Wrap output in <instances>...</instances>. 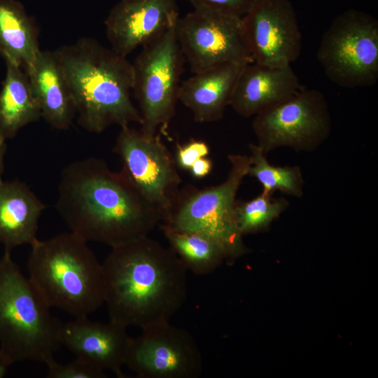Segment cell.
Wrapping results in <instances>:
<instances>
[{"label": "cell", "mask_w": 378, "mask_h": 378, "mask_svg": "<svg viewBox=\"0 0 378 378\" xmlns=\"http://www.w3.org/2000/svg\"><path fill=\"white\" fill-rule=\"evenodd\" d=\"M55 208L70 232L111 247L148 236L162 220L122 169L95 157L63 169Z\"/></svg>", "instance_id": "6da1fadb"}, {"label": "cell", "mask_w": 378, "mask_h": 378, "mask_svg": "<svg viewBox=\"0 0 378 378\" xmlns=\"http://www.w3.org/2000/svg\"><path fill=\"white\" fill-rule=\"evenodd\" d=\"M111 248L102 263L109 321L141 329L170 322L188 294L176 255L148 236Z\"/></svg>", "instance_id": "7a4b0ae2"}, {"label": "cell", "mask_w": 378, "mask_h": 378, "mask_svg": "<svg viewBox=\"0 0 378 378\" xmlns=\"http://www.w3.org/2000/svg\"><path fill=\"white\" fill-rule=\"evenodd\" d=\"M55 52L70 89L78 123L89 132L141 124L131 99L132 63L90 37L62 46Z\"/></svg>", "instance_id": "3957f363"}, {"label": "cell", "mask_w": 378, "mask_h": 378, "mask_svg": "<svg viewBox=\"0 0 378 378\" xmlns=\"http://www.w3.org/2000/svg\"><path fill=\"white\" fill-rule=\"evenodd\" d=\"M28 277L50 307L85 317L104 303L102 265L71 232L31 244Z\"/></svg>", "instance_id": "277c9868"}, {"label": "cell", "mask_w": 378, "mask_h": 378, "mask_svg": "<svg viewBox=\"0 0 378 378\" xmlns=\"http://www.w3.org/2000/svg\"><path fill=\"white\" fill-rule=\"evenodd\" d=\"M50 308L5 249L0 258V354L10 365L54 360L62 323Z\"/></svg>", "instance_id": "5b68a950"}, {"label": "cell", "mask_w": 378, "mask_h": 378, "mask_svg": "<svg viewBox=\"0 0 378 378\" xmlns=\"http://www.w3.org/2000/svg\"><path fill=\"white\" fill-rule=\"evenodd\" d=\"M230 168L224 181L198 188L188 184L180 189L160 225L172 229L196 231L217 240L227 260L248 251L236 217L237 194L251 164L250 156L230 154Z\"/></svg>", "instance_id": "8992f818"}, {"label": "cell", "mask_w": 378, "mask_h": 378, "mask_svg": "<svg viewBox=\"0 0 378 378\" xmlns=\"http://www.w3.org/2000/svg\"><path fill=\"white\" fill-rule=\"evenodd\" d=\"M184 59L174 26L142 46L132 63V92L141 117L140 130L144 134L154 135L159 130L168 136Z\"/></svg>", "instance_id": "52a82bcc"}, {"label": "cell", "mask_w": 378, "mask_h": 378, "mask_svg": "<svg viewBox=\"0 0 378 378\" xmlns=\"http://www.w3.org/2000/svg\"><path fill=\"white\" fill-rule=\"evenodd\" d=\"M317 59L327 77L344 88L370 87L378 80V22L349 9L337 15L323 35Z\"/></svg>", "instance_id": "ba28073f"}, {"label": "cell", "mask_w": 378, "mask_h": 378, "mask_svg": "<svg viewBox=\"0 0 378 378\" xmlns=\"http://www.w3.org/2000/svg\"><path fill=\"white\" fill-rule=\"evenodd\" d=\"M332 122L327 100L316 89L302 90L255 115L252 129L265 154L279 148L311 152L329 137Z\"/></svg>", "instance_id": "9c48e42d"}, {"label": "cell", "mask_w": 378, "mask_h": 378, "mask_svg": "<svg viewBox=\"0 0 378 378\" xmlns=\"http://www.w3.org/2000/svg\"><path fill=\"white\" fill-rule=\"evenodd\" d=\"M120 127L113 152L120 158L123 172L158 209L163 220L182 182L175 158L160 134L148 135L130 125Z\"/></svg>", "instance_id": "30bf717a"}, {"label": "cell", "mask_w": 378, "mask_h": 378, "mask_svg": "<svg viewBox=\"0 0 378 378\" xmlns=\"http://www.w3.org/2000/svg\"><path fill=\"white\" fill-rule=\"evenodd\" d=\"M175 32L193 74L228 63L253 62L244 39L241 18L194 9L178 18Z\"/></svg>", "instance_id": "8fae6325"}, {"label": "cell", "mask_w": 378, "mask_h": 378, "mask_svg": "<svg viewBox=\"0 0 378 378\" xmlns=\"http://www.w3.org/2000/svg\"><path fill=\"white\" fill-rule=\"evenodd\" d=\"M132 337L125 365L139 378H198L201 351L193 336L170 322L150 326Z\"/></svg>", "instance_id": "7c38bea8"}, {"label": "cell", "mask_w": 378, "mask_h": 378, "mask_svg": "<svg viewBox=\"0 0 378 378\" xmlns=\"http://www.w3.org/2000/svg\"><path fill=\"white\" fill-rule=\"evenodd\" d=\"M242 34L253 62L290 66L302 49L297 15L289 0H255L241 18Z\"/></svg>", "instance_id": "4fadbf2b"}, {"label": "cell", "mask_w": 378, "mask_h": 378, "mask_svg": "<svg viewBox=\"0 0 378 378\" xmlns=\"http://www.w3.org/2000/svg\"><path fill=\"white\" fill-rule=\"evenodd\" d=\"M175 0H120L105 20L111 48L126 57L166 30L179 18Z\"/></svg>", "instance_id": "5bb4252c"}, {"label": "cell", "mask_w": 378, "mask_h": 378, "mask_svg": "<svg viewBox=\"0 0 378 378\" xmlns=\"http://www.w3.org/2000/svg\"><path fill=\"white\" fill-rule=\"evenodd\" d=\"M59 342L76 358L118 377H125V365L132 337L127 328L113 321L100 323L85 317H76L62 323Z\"/></svg>", "instance_id": "9a60e30c"}, {"label": "cell", "mask_w": 378, "mask_h": 378, "mask_svg": "<svg viewBox=\"0 0 378 378\" xmlns=\"http://www.w3.org/2000/svg\"><path fill=\"white\" fill-rule=\"evenodd\" d=\"M300 90L299 78L291 65L272 67L251 62L241 70L230 106L239 115L249 118Z\"/></svg>", "instance_id": "2e32d148"}, {"label": "cell", "mask_w": 378, "mask_h": 378, "mask_svg": "<svg viewBox=\"0 0 378 378\" xmlns=\"http://www.w3.org/2000/svg\"><path fill=\"white\" fill-rule=\"evenodd\" d=\"M246 64L228 63L194 74L181 83L178 100L190 110L196 122L220 120L230 105L237 80Z\"/></svg>", "instance_id": "e0dca14e"}, {"label": "cell", "mask_w": 378, "mask_h": 378, "mask_svg": "<svg viewBox=\"0 0 378 378\" xmlns=\"http://www.w3.org/2000/svg\"><path fill=\"white\" fill-rule=\"evenodd\" d=\"M25 71L41 118L54 129H68L76 114V108L55 50H41Z\"/></svg>", "instance_id": "ac0fdd59"}, {"label": "cell", "mask_w": 378, "mask_h": 378, "mask_svg": "<svg viewBox=\"0 0 378 378\" xmlns=\"http://www.w3.org/2000/svg\"><path fill=\"white\" fill-rule=\"evenodd\" d=\"M46 205L24 183H0V244L10 250L37 239L40 217Z\"/></svg>", "instance_id": "d6986e66"}, {"label": "cell", "mask_w": 378, "mask_h": 378, "mask_svg": "<svg viewBox=\"0 0 378 378\" xmlns=\"http://www.w3.org/2000/svg\"><path fill=\"white\" fill-rule=\"evenodd\" d=\"M40 50L37 27L22 4L15 0H0V54L5 62L25 71Z\"/></svg>", "instance_id": "ffe728a7"}, {"label": "cell", "mask_w": 378, "mask_h": 378, "mask_svg": "<svg viewBox=\"0 0 378 378\" xmlns=\"http://www.w3.org/2000/svg\"><path fill=\"white\" fill-rule=\"evenodd\" d=\"M6 72L0 90V134L14 138L24 126L41 118L27 72L20 66L6 62Z\"/></svg>", "instance_id": "44dd1931"}, {"label": "cell", "mask_w": 378, "mask_h": 378, "mask_svg": "<svg viewBox=\"0 0 378 378\" xmlns=\"http://www.w3.org/2000/svg\"><path fill=\"white\" fill-rule=\"evenodd\" d=\"M169 248L187 270L197 275H206L227 260L223 246L214 238L196 231L172 229L160 225Z\"/></svg>", "instance_id": "7402d4cb"}, {"label": "cell", "mask_w": 378, "mask_h": 378, "mask_svg": "<svg viewBox=\"0 0 378 378\" xmlns=\"http://www.w3.org/2000/svg\"><path fill=\"white\" fill-rule=\"evenodd\" d=\"M251 164L248 176L262 186V192L273 195L280 191L288 195L302 197L304 181L299 166H276L267 159V154L255 144H249Z\"/></svg>", "instance_id": "603a6c76"}, {"label": "cell", "mask_w": 378, "mask_h": 378, "mask_svg": "<svg viewBox=\"0 0 378 378\" xmlns=\"http://www.w3.org/2000/svg\"><path fill=\"white\" fill-rule=\"evenodd\" d=\"M289 206L284 197L261 192L248 201L237 200L236 217L242 235L266 230Z\"/></svg>", "instance_id": "cb8c5ba5"}, {"label": "cell", "mask_w": 378, "mask_h": 378, "mask_svg": "<svg viewBox=\"0 0 378 378\" xmlns=\"http://www.w3.org/2000/svg\"><path fill=\"white\" fill-rule=\"evenodd\" d=\"M49 378H105L106 373L91 364L76 358L69 363H59L55 359L46 365Z\"/></svg>", "instance_id": "d4e9b609"}, {"label": "cell", "mask_w": 378, "mask_h": 378, "mask_svg": "<svg viewBox=\"0 0 378 378\" xmlns=\"http://www.w3.org/2000/svg\"><path fill=\"white\" fill-rule=\"evenodd\" d=\"M194 9L217 11L242 18L255 0H186Z\"/></svg>", "instance_id": "484cf974"}, {"label": "cell", "mask_w": 378, "mask_h": 378, "mask_svg": "<svg viewBox=\"0 0 378 378\" xmlns=\"http://www.w3.org/2000/svg\"><path fill=\"white\" fill-rule=\"evenodd\" d=\"M209 153L207 144L201 140L191 139L184 144H176L175 160L180 168L189 170L198 159L206 157Z\"/></svg>", "instance_id": "4316f807"}, {"label": "cell", "mask_w": 378, "mask_h": 378, "mask_svg": "<svg viewBox=\"0 0 378 378\" xmlns=\"http://www.w3.org/2000/svg\"><path fill=\"white\" fill-rule=\"evenodd\" d=\"M212 168V161L209 158L203 157L197 160L189 170L194 178H202L211 172Z\"/></svg>", "instance_id": "83f0119b"}, {"label": "cell", "mask_w": 378, "mask_h": 378, "mask_svg": "<svg viewBox=\"0 0 378 378\" xmlns=\"http://www.w3.org/2000/svg\"><path fill=\"white\" fill-rule=\"evenodd\" d=\"M6 139L0 134V183L2 180V174L4 173V155L6 151Z\"/></svg>", "instance_id": "f1b7e54d"}, {"label": "cell", "mask_w": 378, "mask_h": 378, "mask_svg": "<svg viewBox=\"0 0 378 378\" xmlns=\"http://www.w3.org/2000/svg\"><path fill=\"white\" fill-rule=\"evenodd\" d=\"M9 365H10L9 363L0 354V378H3L6 375Z\"/></svg>", "instance_id": "f546056e"}]
</instances>
